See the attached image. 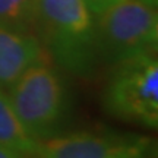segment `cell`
<instances>
[{
	"mask_svg": "<svg viewBox=\"0 0 158 158\" xmlns=\"http://www.w3.org/2000/svg\"><path fill=\"white\" fill-rule=\"evenodd\" d=\"M35 28L62 69L81 78L94 75L100 62L95 23L84 0H38Z\"/></svg>",
	"mask_w": 158,
	"mask_h": 158,
	"instance_id": "6da1fadb",
	"label": "cell"
},
{
	"mask_svg": "<svg viewBox=\"0 0 158 158\" xmlns=\"http://www.w3.org/2000/svg\"><path fill=\"white\" fill-rule=\"evenodd\" d=\"M19 122L34 141L63 133L70 120V92L56 68L43 60L23 72L7 89Z\"/></svg>",
	"mask_w": 158,
	"mask_h": 158,
	"instance_id": "7a4b0ae2",
	"label": "cell"
},
{
	"mask_svg": "<svg viewBox=\"0 0 158 158\" xmlns=\"http://www.w3.org/2000/svg\"><path fill=\"white\" fill-rule=\"evenodd\" d=\"M102 106L113 117L155 129L158 126L155 54H141L114 64L102 91Z\"/></svg>",
	"mask_w": 158,
	"mask_h": 158,
	"instance_id": "3957f363",
	"label": "cell"
},
{
	"mask_svg": "<svg viewBox=\"0 0 158 158\" xmlns=\"http://www.w3.org/2000/svg\"><path fill=\"white\" fill-rule=\"evenodd\" d=\"M95 34L100 62L110 66L141 54L155 53L157 7L143 0H123L98 15Z\"/></svg>",
	"mask_w": 158,
	"mask_h": 158,
	"instance_id": "277c9868",
	"label": "cell"
},
{
	"mask_svg": "<svg viewBox=\"0 0 158 158\" xmlns=\"http://www.w3.org/2000/svg\"><path fill=\"white\" fill-rule=\"evenodd\" d=\"M155 142L118 130H78L40 142L29 158H151Z\"/></svg>",
	"mask_w": 158,
	"mask_h": 158,
	"instance_id": "5b68a950",
	"label": "cell"
},
{
	"mask_svg": "<svg viewBox=\"0 0 158 158\" xmlns=\"http://www.w3.org/2000/svg\"><path fill=\"white\" fill-rule=\"evenodd\" d=\"M44 60L40 40L0 27V89H7L32 64Z\"/></svg>",
	"mask_w": 158,
	"mask_h": 158,
	"instance_id": "8992f818",
	"label": "cell"
},
{
	"mask_svg": "<svg viewBox=\"0 0 158 158\" xmlns=\"http://www.w3.org/2000/svg\"><path fill=\"white\" fill-rule=\"evenodd\" d=\"M0 143L29 157L38 145L23 129L5 89H0Z\"/></svg>",
	"mask_w": 158,
	"mask_h": 158,
	"instance_id": "52a82bcc",
	"label": "cell"
},
{
	"mask_svg": "<svg viewBox=\"0 0 158 158\" xmlns=\"http://www.w3.org/2000/svg\"><path fill=\"white\" fill-rule=\"evenodd\" d=\"M38 0H0V27L18 32L35 28Z\"/></svg>",
	"mask_w": 158,
	"mask_h": 158,
	"instance_id": "ba28073f",
	"label": "cell"
},
{
	"mask_svg": "<svg viewBox=\"0 0 158 158\" xmlns=\"http://www.w3.org/2000/svg\"><path fill=\"white\" fill-rule=\"evenodd\" d=\"M86 7L89 9L92 15H101L106 10H108L110 7H113L114 5H117L123 0H84Z\"/></svg>",
	"mask_w": 158,
	"mask_h": 158,
	"instance_id": "9c48e42d",
	"label": "cell"
},
{
	"mask_svg": "<svg viewBox=\"0 0 158 158\" xmlns=\"http://www.w3.org/2000/svg\"><path fill=\"white\" fill-rule=\"evenodd\" d=\"M0 158H29V155L0 143Z\"/></svg>",
	"mask_w": 158,
	"mask_h": 158,
	"instance_id": "30bf717a",
	"label": "cell"
},
{
	"mask_svg": "<svg viewBox=\"0 0 158 158\" xmlns=\"http://www.w3.org/2000/svg\"><path fill=\"white\" fill-rule=\"evenodd\" d=\"M143 2H147V3H149V5H152L157 7V0H143Z\"/></svg>",
	"mask_w": 158,
	"mask_h": 158,
	"instance_id": "8fae6325",
	"label": "cell"
}]
</instances>
